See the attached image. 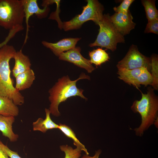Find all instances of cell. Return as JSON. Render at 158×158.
I'll return each instance as SVG.
<instances>
[{
	"mask_svg": "<svg viewBox=\"0 0 158 158\" xmlns=\"http://www.w3.org/2000/svg\"><path fill=\"white\" fill-rule=\"evenodd\" d=\"M13 59L15 64L12 72L15 78L19 74L31 69L30 60L28 56L23 54L22 49L16 51Z\"/></svg>",
	"mask_w": 158,
	"mask_h": 158,
	"instance_id": "obj_12",
	"label": "cell"
},
{
	"mask_svg": "<svg viewBox=\"0 0 158 158\" xmlns=\"http://www.w3.org/2000/svg\"><path fill=\"white\" fill-rule=\"evenodd\" d=\"M134 0H123L120 5L113 8L115 13H126L129 11V7Z\"/></svg>",
	"mask_w": 158,
	"mask_h": 158,
	"instance_id": "obj_24",
	"label": "cell"
},
{
	"mask_svg": "<svg viewBox=\"0 0 158 158\" xmlns=\"http://www.w3.org/2000/svg\"><path fill=\"white\" fill-rule=\"evenodd\" d=\"M81 14L77 15L69 21L63 22L62 29L65 31L80 28L85 22L92 20L96 25L102 19L104 8L97 0H87Z\"/></svg>",
	"mask_w": 158,
	"mask_h": 158,
	"instance_id": "obj_5",
	"label": "cell"
},
{
	"mask_svg": "<svg viewBox=\"0 0 158 158\" xmlns=\"http://www.w3.org/2000/svg\"><path fill=\"white\" fill-rule=\"evenodd\" d=\"M90 79L88 75L82 73L79 77L75 80H71L68 75L63 76L49 90V99L50 103L49 109L53 116L58 117L60 115L58 107L62 102H65L72 97L78 96L87 100L83 94V90L78 88L76 83L82 79Z\"/></svg>",
	"mask_w": 158,
	"mask_h": 158,
	"instance_id": "obj_1",
	"label": "cell"
},
{
	"mask_svg": "<svg viewBox=\"0 0 158 158\" xmlns=\"http://www.w3.org/2000/svg\"><path fill=\"white\" fill-rule=\"evenodd\" d=\"M81 38H67L53 43L46 41L42 42L45 47L49 48L56 56L59 57L63 52L67 51L75 48Z\"/></svg>",
	"mask_w": 158,
	"mask_h": 158,
	"instance_id": "obj_11",
	"label": "cell"
},
{
	"mask_svg": "<svg viewBox=\"0 0 158 158\" xmlns=\"http://www.w3.org/2000/svg\"><path fill=\"white\" fill-rule=\"evenodd\" d=\"M16 51L13 46L7 44L0 48V96L9 98L18 106L24 103V97L13 85L9 65Z\"/></svg>",
	"mask_w": 158,
	"mask_h": 158,
	"instance_id": "obj_2",
	"label": "cell"
},
{
	"mask_svg": "<svg viewBox=\"0 0 158 158\" xmlns=\"http://www.w3.org/2000/svg\"><path fill=\"white\" fill-rule=\"evenodd\" d=\"M0 158H9L6 153L0 147Z\"/></svg>",
	"mask_w": 158,
	"mask_h": 158,
	"instance_id": "obj_27",
	"label": "cell"
},
{
	"mask_svg": "<svg viewBox=\"0 0 158 158\" xmlns=\"http://www.w3.org/2000/svg\"><path fill=\"white\" fill-rule=\"evenodd\" d=\"M108 14H104L102 20L97 25L99 32L94 42L90 43V47L99 46L111 50H116L118 43H124L125 38L117 30L111 21Z\"/></svg>",
	"mask_w": 158,
	"mask_h": 158,
	"instance_id": "obj_4",
	"label": "cell"
},
{
	"mask_svg": "<svg viewBox=\"0 0 158 158\" xmlns=\"http://www.w3.org/2000/svg\"><path fill=\"white\" fill-rule=\"evenodd\" d=\"M61 150L65 154L64 158H79L81 156L82 151L78 148H73L67 145L60 146Z\"/></svg>",
	"mask_w": 158,
	"mask_h": 158,
	"instance_id": "obj_23",
	"label": "cell"
},
{
	"mask_svg": "<svg viewBox=\"0 0 158 158\" xmlns=\"http://www.w3.org/2000/svg\"><path fill=\"white\" fill-rule=\"evenodd\" d=\"M90 63L96 66H100L109 61L110 59L108 54L102 48H98L89 52Z\"/></svg>",
	"mask_w": 158,
	"mask_h": 158,
	"instance_id": "obj_18",
	"label": "cell"
},
{
	"mask_svg": "<svg viewBox=\"0 0 158 158\" xmlns=\"http://www.w3.org/2000/svg\"><path fill=\"white\" fill-rule=\"evenodd\" d=\"M3 46H4L3 44L2 43V42L1 43H0V48L2 47Z\"/></svg>",
	"mask_w": 158,
	"mask_h": 158,
	"instance_id": "obj_28",
	"label": "cell"
},
{
	"mask_svg": "<svg viewBox=\"0 0 158 158\" xmlns=\"http://www.w3.org/2000/svg\"><path fill=\"white\" fill-rule=\"evenodd\" d=\"M16 89L18 91L30 88L35 78V73L31 69L18 75L15 78Z\"/></svg>",
	"mask_w": 158,
	"mask_h": 158,
	"instance_id": "obj_14",
	"label": "cell"
},
{
	"mask_svg": "<svg viewBox=\"0 0 158 158\" xmlns=\"http://www.w3.org/2000/svg\"><path fill=\"white\" fill-rule=\"evenodd\" d=\"M67 137L71 139L73 141V144L76 147L80 149L82 151H84L86 154L89 153L85 146L78 139L74 131L68 126L64 124L60 123L59 128Z\"/></svg>",
	"mask_w": 158,
	"mask_h": 158,
	"instance_id": "obj_19",
	"label": "cell"
},
{
	"mask_svg": "<svg viewBox=\"0 0 158 158\" xmlns=\"http://www.w3.org/2000/svg\"><path fill=\"white\" fill-rule=\"evenodd\" d=\"M24 18L22 0H0V26L10 30L23 25Z\"/></svg>",
	"mask_w": 158,
	"mask_h": 158,
	"instance_id": "obj_6",
	"label": "cell"
},
{
	"mask_svg": "<svg viewBox=\"0 0 158 158\" xmlns=\"http://www.w3.org/2000/svg\"><path fill=\"white\" fill-rule=\"evenodd\" d=\"M0 147L10 158H22L18 153L10 150L0 140Z\"/></svg>",
	"mask_w": 158,
	"mask_h": 158,
	"instance_id": "obj_26",
	"label": "cell"
},
{
	"mask_svg": "<svg viewBox=\"0 0 158 158\" xmlns=\"http://www.w3.org/2000/svg\"><path fill=\"white\" fill-rule=\"evenodd\" d=\"M26 25V32L23 46L26 43L28 38L30 26L29 21L30 17L35 14L39 19L46 17L50 11L49 7L40 8L38 6L37 0H22Z\"/></svg>",
	"mask_w": 158,
	"mask_h": 158,
	"instance_id": "obj_8",
	"label": "cell"
},
{
	"mask_svg": "<svg viewBox=\"0 0 158 158\" xmlns=\"http://www.w3.org/2000/svg\"><path fill=\"white\" fill-rule=\"evenodd\" d=\"M80 47H75L67 51L63 52L58 57L60 60L72 63L77 66L85 69L88 73H91L95 68L80 53Z\"/></svg>",
	"mask_w": 158,
	"mask_h": 158,
	"instance_id": "obj_9",
	"label": "cell"
},
{
	"mask_svg": "<svg viewBox=\"0 0 158 158\" xmlns=\"http://www.w3.org/2000/svg\"><path fill=\"white\" fill-rule=\"evenodd\" d=\"M152 81L151 73L147 68H145L134 82L133 86L137 88L140 87V85H144L147 86L149 85H151Z\"/></svg>",
	"mask_w": 158,
	"mask_h": 158,
	"instance_id": "obj_21",
	"label": "cell"
},
{
	"mask_svg": "<svg viewBox=\"0 0 158 158\" xmlns=\"http://www.w3.org/2000/svg\"><path fill=\"white\" fill-rule=\"evenodd\" d=\"M15 120L14 116H5L0 114V131L3 136L8 138L11 142L17 141L19 137L13 130L12 125Z\"/></svg>",
	"mask_w": 158,
	"mask_h": 158,
	"instance_id": "obj_13",
	"label": "cell"
},
{
	"mask_svg": "<svg viewBox=\"0 0 158 158\" xmlns=\"http://www.w3.org/2000/svg\"><path fill=\"white\" fill-rule=\"evenodd\" d=\"M45 111L46 117L44 119L40 118L33 122L34 131H39L44 133L49 130L59 128V125L55 123L50 117L51 113L49 109L45 108Z\"/></svg>",
	"mask_w": 158,
	"mask_h": 158,
	"instance_id": "obj_15",
	"label": "cell"
},
{
	"mask_svg": "<svg viewBox=\"0 0 158 158\" xmlns=\"http://www.w3.org/2000/svg\"><path fill=\"white\" fill-rule=\"evenodd\" d=\"M142 67L133 70L118 68L117 73L118 78L128 85H133L139 76L145 68Z\"/></svg>",
	"mask_w": 158,
	"mask_h": 158,
	"instance_id": "obj_17",
	"label": "cell"
},
{
	"mask_svg": "<svg viewBox=\"0 0 158 158\" xmlns=\"http://www.w3.org/2000/svg\"><path fill=\"white\" fill-rule=\"evenodd\" d=\"M19 109L13 100L6 97L0 96V114L5 116H18Z\"/></svg>",
	"mask_w": 158,
	"mask_h": 158,
	"instance_id": "obj_16",
	"label": "cell"
},
{
	"mask_svg": "<svg viewBox=\"0 0 158 158\" xmlns=\"http://www.w3.org/2000/svg\"><path fill=\"white\" fill-rule=\"evenodd\" d=\"M151 74L152 79L151 85L154 90L158 88V58L157 56L152 55L151 58Z\"/></svg>",
	"mask_w": 158,
	"mask_h": 158,
	"instance_id": "obj_22",
	"label": "cell"
},
{
	"mask_svg": "<svg viewBox=\"0 0 158 158\" xmlns=\"http://www.w3.org/2000/svg\"><path fill=\"white\" fill-rule=\"evenodd\" d=\"M148 21L158 19V11L155 6V0H142Z\"/></svg>",
	"mask_w": 158,
	"mask_h": 158,
	"instance_id": "obj_20",
	"label": "cell"
},
{
	"mask_svg": "<svg viewBox=\"0 0 158 158\" xmlns=\"http://www.w3.org/2000/svg\"><path fill=\"white\" fill-rule=\"evenodd\" d=\"M110 20L118 32L123 36L129 34L136 24L129 10L126 13H115L110 16Z\"/></svg>",
	"mask_w": 158,
	"mask_h": 158,
	"instance_id": "obj_10",
	"label": "cell"
},
{
	"mask_svg": "<svg viewBox=\"0 0 158 158\" xmlns=\"http://www.w3.org/2000/svg\"><path fill=\"white\" fill-rule=\"evenodd\" d=\"M116 66L118 69L128 70L145 67L150 71L151 69V58L142 54L136 45L132 44L125 57L118 62Z\"/></svg>",
	"mask_w": 158,
	"mask_h": 158,
	"instance_id": "obj_7",
	"label": "cell"
},
{
	"mask_svg": "<svg viewBox=\"0 0 158 158\" xmlns=\"http://www.w3.org/2000/svg\"><path fill=\"white\" fill-rule=\"evenodd\" d=\"M144 32L158 34V19L148 21Z\"/></svg>",
	"mask_w": 158,
	"mask_h": 158,
	"instance_id": "obj_25",
	"label": "cell"
},
{
	"mask_svg": "<svg viewBox=\"0 0 158 158\" xmlns=\"http://www.w3.org/2000/svg\"><path fill=\"white\" fill-rule=\"evenodd\" d=\"M154 90L150 88L147 93H142L141 99L135 101L131 107L134 112L139 113L141 117L140 125L134 130L137 135H142L144 131L157 120L158 99Z\"/></svg>",
	"mask_w": 158,
	"mask_h": 158,
	"instance_id": "obj_3",
	"label": "cell"
}]
</instances>
